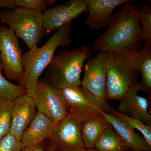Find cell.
I'll use <instances>...</instances> for the list:
<instances>
[{
  "instance_id": "cell-1",
  "label": "cell",
  "mask_w": 151,
  "mask_h": 151,
  "mask_svg": "<svg viewBox=\"0 0 151 151\" xmlns=\"http://www.w3.org/2000/svg\"><path fill=\"white\" fill-rule=\"evenodd\" d=\"M139 8L132 1L123 4L113 14L109 27L95 41L92 51L111 53L135 52L143 41L139 22Z\"/></svg>"
},
{
  "instance_id": "cell-2",
  "label": "cell",
  "mask_w": 151,
  "mask_h": 151,
  "mask_svg": "<svg viewBox=\"0 0 151 151\" xmlns=\"http://www.w3.org/2000/svg\"><path fill=\"white\" fill-rule=\"evenodd\" d=\"M92 51L86 45L71 49L61 50L53 57L42 80L60 90L81 86L82 67L84 62L91 57Z\"/></svg>"
},
{
  "instance_id": "cell-3",
  "label": "cell",
  "mask_w": 151,
  "mask_h": 151,
  "mask_svg": "<svg viewBox=\"0 0 151 151\" xmlns=\"http://www.w3.org/2000/svg\"><path fill=\"white\" fill-rule=\"evenodd\" d=\"M71 29V22L65 24L58 29L43 46L39 47L35 45L23 53L24 73L18 81L19 85L27 91L37 82L40 76L51 62L57 48L70 45Z\"/></svg>"
},
{
  "instance_id": "cell-4",
  "label": "cell",
  "mask_w": 151,
  "mask_h": 151,
  "mask_svg": "<svg viewBox=\"0 0 151 151\" xmlns=\"http://www.w3.org/2000/svg\"><path fill=\"white\" fill-rule=\"evenodd\" d=\"M107 63L105 100H121L137 83L138 51L109 53Z\"/></svg>"
},
{
  "instance_id": "cell-5",
  "label": "cell",
  "mask_w": 151,
  "mask_h": 151,
  "mask_svg": "<svg viewBox=\"0 0 151 151\" xmlns=\"http://www.w3.org/2000/svg\"><path fill=\"white\" fill-rule=\"evenodd\" d=\"M0 21L24 42L29 50L37 45L44 34L43 13L38 11L19 7L4 10L0 12Z\"/></svg>"
},
{
  "instance_id": "cell-6",
  "label": "cell",
  "mask_w": 151,
  "mask_h": 151,
  "mask_svg": "<svg viewBox=\"0 0 151 151\" xmlns=\"http://www.w3.org/2000/svg\"><path fill=\"white\" fill-rule=\"evenodd\" d=\"M65 101L66 117L79 124L92 118L110 113L111 107L105 100L94 97L81 86L68 87L61 90Z\"/></svg>"
},
{
  "instance_id": "cell-7",
  "label": "cell",
  "mask_w": 151,
  "mask_h": 151,
  "mask_svg": "<svg viewBox=\"0 0 151 151\" xmlns=\"http://www.w3.org/2000/svg\"><path fill=\"white\" fill-rule=\"evenodd\" d=\"M26 94L32 99L37 111L48 117L55 125L66 117L65 101L61 90L41 80L28 89Z\"/></svg>"
},
{
  "instance_id": "cell-8",
  "label": "cell",
  "mask_w": 151,
  "mask_h": 151,
  "mask_svg": "<svg viewBox=\"0 0 151 151\" xmlns=\"http://www.w3.org/2000/svg\"><path fill=\"white\" fill-rule=\"evenodd\" d=\"M19 45L12 30L5 25L0 27V60L4 65V76L14 81H19L24 73Z\"/></svg>"
},
{
  "instance_id": "cell-9",
  "label": "cell",
  "mask_w": 151,
  "mask_h": 151,
  "mask_svg": "<svg viewBox=\"0 0 151 151\" xmlns=\"http://www.w3.org/2000/svg\"><path fill=\"white\" fill-rule=\"evenodd\" d=\"M108 55L109 53L98 52L96 56L87 60L81 84L90 94L103 100L106 97Z\"/></svg>"
},
{
  "instance_id": "cell-10",
  "label": "cell",
  "mask_w": 151,
  "mask_h": 151,
  "mask_svg": "<svg viewBox=\"0 0 151 151\" xmlns=\"http://www.w3.org/2000/svg\"><path fill=\"white\" fill-rule=\"evenodd\" d=\"M81 124L65 117L55 125L50 139L55 151H80L85 149L81 134Z\"/></svg>"
},
{
  "instance_id": "cell-11",
  "label": "cell",
  "mask_w": 151,
  "mask_h": 151,
  "mask_svg": "<svg viewBox=\"0 0 151 151\" xmlns=\"http://www.w3.org/2000/svg\"><path fill=\"white\" fill-rule=\"evenodd\" d=\"M84 12H87L86 0H69L47 9L43 13L44 33L58 29Z\"/></svg>"
},
{
  "instance_id": "cell-12",
  "label": "cell",
  "mask_w": 151,
  "mask_h": 151,
  "mask_svg": "<svg viewBox=\"0 0 151 151\" xmlns=\"http://www.w3.org/2000/svg\"><path fill=\"white\" fill-rule=\"evenodd\" d=\"M37 112L32 99L27 94L17 97L12 110L10 133L20 141L23 133L32 122Z\"/></svg>"
},
{
  "instance_id": "cell-13",
  "label": "cell",
  "mask_w": 151,
  "mask_h": 151,
  "mask_svg": "<svg viewBox=\"0 0 151 151\" xmlns=\"http://www.w3.org/2000/svg\"><path fill=\"white\" fill-rule=\"evenodd\" d=\"M89 16L85 24L92 29H100L110 24L113 11L129 0H86Z\"/></svg>"
},
{
  "instance_id": "cell-14",
  "label": "cell",
  "mask_w": 151,
  "mask_h": 151,
  "mask_svg": "<svg viewBox=\"0 0 151 151\" xmlns=\"http://www.w3.org/2000/svg\"><path fill=\"white\" fill-rule=\"evenodd\" d=\"M140 90V84L137 82L127 95L120 100L117 111L139 119L147 126L151 127V115L148 112V101L147 98L138 95Z\"/></svg>"
},
{
  "instance_id": "cell-15",
  "label": "cell",
  "mask_w": 151,
  "mask_h": 151,
  "mask_svg": "<svg viewBox=\"0 0 151 151\" xmlns=\"http://www.w3.org/2000/svg\"><path fill=\"white\" fill-rule=\"evenodd\" d=\"M54 126V123L48 117L37 111L21 137L22 149L41 145L45 139L51 137Z\"/></svg>"
},
{
  "instance_id": "cell-16",
  "label": "cell",
  "mask_w": 151,
  "mask_h": 151,
  "mask_svg": "<svg viewBox=\"0 0 151 151\" xmlns=\"http://www.w3.org/2000/svg\"><path fill=\"white\" fill-rule=\"evenodd\" d=\"M102 115L113 127L127 147L133 151H151V147L144 138L136 133L134 129L127 122L111 113L103 112Z\"/></svg>"
},
{
  "instance_id": "cell-17",
  "label": "cell",
  "mask_w": 151,
  "mask_h": 151,
  "mask_svg": "<svg viewBox=\"0 0 151 151\" xmlns=\"http://www.w3.org/2000/svg\"><path fill=\"white\" fill-rule=\"evenodd\" d=\"M109 125L103 116L89 119L84 122L81 127V134L85 148L94 147L97 139Z\"/></svg>"
},
{
  "instance_id": "cell-18",
  "label": "cell",
  "mask_w": 151,
  "mask_h": 151,
  "mask_svg": "<svg viewBox=\"0 0 151 151\" xmlns=\"http://www.w3.org/2000/svg\"><path fill=\"white\" fill-rule=\"evenodd\" d=\"M138 65L142 74L141 90L148 95L151 92V43L145 42L138 51Z\"/></svg>"
},
{
  "instance_id": "cell-19",
  "label": "cell",
  "mask_w": 151,
  "mask_h": 151,
  "mask_svg": "<svg viewBox=\"0 0 151 151\" xmlns=\"http://www.w3.org/2000/svg\"><path fill=\"white\" fill-rule=\"evenodd\" d=\"M98 151H127L128 147L114 129L108 126L94 145Z\"/></svg>"
},
{
  "instance_id": "cell-20",
  "label": "cell",
  "mask_w": 151,
  "mask_h": 151,
  "mask_svg": "<svg viewBox=\"0 0 151 151\" xmlns=\"http://www.w3.org/2000/svg\"><path fill=\"white\" fill-rule=\"evenodd\" d=\"M15 100L0 97V139L10 131L12 110Z\"/></svg>"
},
{
  "instance_id": "cell-21",
  "label": "cell",
  "mask_w": 151,
  "mask_h": 151,
  "mask_svg": "<svg viewBox=\"0 0 151 151\" xmlns=\"http://www.w3.org/2000/svg\"><path fill=\"white\" fill-rule=\"evenodd\" d=\"M4 66L0 60V97L15 99L20 95L27 93V90L19 85L8 81L2 73Z\"/></svg>"
},
{
  "instance_id": "cell-22",
  "label": "cell",
  "mask_w": 151,
  "mask_h": 151,
  "mask_svg": "<svg viewBox=\"0 0 151 151\" xmlns=\"http://www.w3.org/2000/svg\"><path fill=\"white\" fill-rule=\"evenodd\" d=\"M139 23L142 24L141 32L143 41L151 43V5L142 3L139 6Z\"/></svg>"
},
{
  "instance_id": "cell-23",
  "label": "cell",
  "mask_w": 151,
  "mask_h": 151,
  "mask_svg": "<svg viewBox=\"0 0 151 151\" xmlns=\"http://www.w3.org/2000/svg\"><path fill=\"white\" fill-rule=\"evenodd\" d=\"M110 113L123 119L134 128L142 133L143 137L148 144L151 147V127L147 126L139 119L127 116L119 113L118 111L111 108Z\"/></svg>"
},
{
  "instance_id": "cell-24",
  "label": "cell",
  "mask_w": 151,
  "mask_h": 151,
  "mask_svg": "<svg viewBox=\"0 0 151 151\" xmlns=\"http://www.w3.org/2000/svg\"><path fill=\"white\" fill-rule=\"evenodd\" d=\"M55 0H15L17 7L24 8L40 12L46 9L55 2Z\"/></svg>"
},
{
  "instance_id": "cell-25",
  "label": "cell",
  "mask_w": 151,
  "mask_h": 151,
  "mask_svg": "<svg viewBox=\"0 0 151 151\" xmlns=\"http://www.w3.org/2000/svg\"><path fill=\"white\" fill-rule=\"evenodd\" d=\"M20 141L9 133L0 139V151H21Z\"/></svg>"
},
{
  "instance_id": "cell-26",
  "label": "cell",
  "mask_w": 151,
  "mask_h": 151,
  "mask_svg": "<svg viewBox=\"0 0 151 151\" xmlns=\"http://www.w3.org/2000/svg\"><path fill=\"white\" fill-rule=\"evenodd\" d=\"M16 8L17 7L15 5V0H0V9L12 10Z\"/></svg>"
},
{
  "instance_id": "cell-27",
  "label": "cell",
  "mask_w": 151,
  "mask_h": 151,
  "mask_svg": "<svg viewBox=\"0 0 151 151\" xmlns=\"http://www.w3.org/2000/svg\"><path fill=\"white\" fill-rule=\"evenodd\" d=\"M21 151H43L41 145L27 147L22 149Z\"/></svg>"
},
{
  "instance_id": "cell-28",
  "label": "cell",
  "mask_w": 151,
  "mask_h": 151,
  "mask_svg": "<svg viewBox=\"0 0 151 151\" xmlns=\"http://www.w3.org/2000/svg\"><path fill=\"white\" fill-rule=\"evenodd\" d=\"M80 151H98L97 150H93L92 149H84V150H83Z\"/></svg>"
},
{
  "instance_id": "cell-29",
  "label": "cell",
  "mask_w": 151,
  "mask_h": 151,
  "mask_svg": "<svg viewBox=\"0 0 151 151\" xmlns=\"http://www.w3.org/2000/svg\"><path fill=\"white\" fill-rule=\"evenodd\" d=\"M48 151H55V150H54L53 148L52 147H50Z\"/></svg>"
},
{
  "instance_id": "cell-30",
  "label": "cell",
  "mask_w": 151,
  "mask_h": 151,
  "mask_svg": "<svg viewBox=\"0 0 151 151\" xmlns=\"http://www.w3.org/2000/svg\"></svg>"
}]
</instances>
